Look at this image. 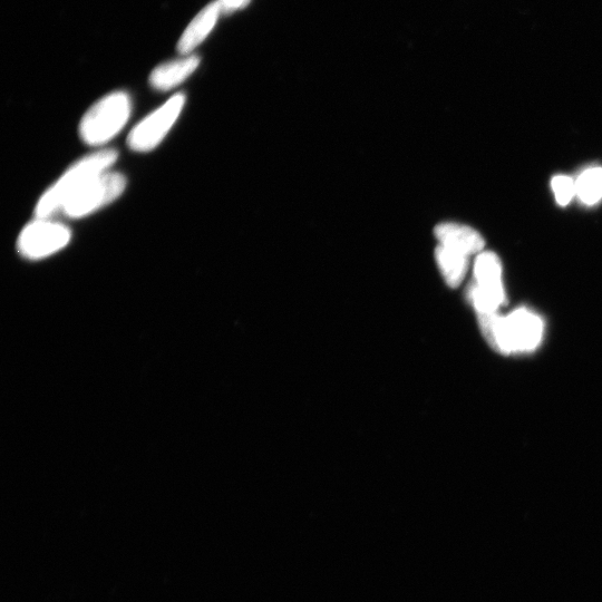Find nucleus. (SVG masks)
<instances>
[{
	"label": "nucleus",
	"mask_w": 602,
	"mask_h": 602,
	"mask_svg": "<svg viewBox=\"0 0 602 602\" xmlns=\"http://www.w3.org/2000/svg\"><path fill=\"white\" fill-rule=\"evenodd\" d=\"M116 160L118 152L105 149L87 155L73 164L38 201L35 208L36 218H52L56 213H60L67 201L95 178L111 170Z\"/></svg>",
	"instance_id": "1"
},
{
	"label": "nucleus",
	"mask_w": 602,
	"mask_h": 602,
	"mask_svg": "<svg viewBox=\"0 0 602 602\" xmlns=\"http://www.w3.org/2000/svg\"><path fill=\"white\" fill-rule=\"evenodd\" d=\"M131 111L132 101L128 93L106 95L83 116L80 125L82 140L91 147H102L123 130Z\"/></svg>",
	"instance_id": "2"
},
{
	"label": "nucleus",
	"mask_w": 602,
	"mask_h": 602,
	"mask_svg": "<svg viewBox=\"0 0 602 602\" xmlns=\"http://www.w3.org/2000/svg\"><path fill=\"white\" fill-rule=\"evenodd\" d=\"M125 188L123 174L106 171L67 201L60 213L71 219L84 218L119 199Z\"/></svg>",
	"instance_id": "3"
},
{
	"label": "nucleus",
	"mask_w": 602,
	"mask_h": 602,
	"mask_svg": "<svg viewBox=\"0 0 602 602\" xmlns=\"http://www.w3.org/2000/svg\"><path fill=\"white\" fill-rule=\"evenodd\" d=\"M72 232L51 218H36L19 233L17 249L29 260H41L63 250L70 244Z\"/></svg>",
	"instance_id": "4"
},
{
	"label": "nucleus",
	"mask_w": 602,
	"mask_h": 602,
	"mask_svg": "<svg viewBox=\"0 0 602 602\" xmlns=\"http://www.w3.org/2000/svg\"><path fill=\"white\" fill-rule=\"evenodd\" d=\"M186 96L177 94L142 120L129 134L128 144L135 152H150L167 137L181 115Z\"/></svg>",
	"instance_id": "5"
},
{
	"label": "nucleus",
	"mask_w": 602,
	"mask_h": 602,
	"mask_svg": "<svg viewBox=\"0 0 602 602\" xmlns=\"http://www.w3.org/2000/svg\"><path fill=\"white\" fill-rule=\"evenodd\" d=\"M542 320L527 309H519L502 322V353L529 352L542 339Z\"/></svg>",
	"instance_id": "6"
},
{
	"label": "nucleus",
	"mask_w": 602,
	"mask_h": 602,
	"mask_svg": "<svg viewBox=\"0 0 602 602\" xmlns=\"http://www.w3.org/2000/svg\"><path fill=\"white\" fill-rule=\"evenodd\" d=\"M200 58L187 55L179 60L170 61L155 69L150 76V84L153 89L168 92L186 82L189 77L198 70Z\"/></svg>",
	"instance_id": "7"
},
{
	"label": "nucleus",
	"mask_w": 602,
	"mask_h": 602,
	"mask_svg": "<svg viewBox=\"0 0 602 602\" xmlns=\"http://www.w3.org/2000/svg\"><path fill=\"white\" fill-rule=\"evenodd\" d=\"M222 13L219 0L212 2L202 9V11L193 18V21L182 34L178 51L187 56L196 50V48L206 40L213 27L216 26L219 16Z\"/></svg>",
	"instance_id": "8"
},
{
	"label": "nucleus",
	"mask_w": 602,
	"mask_h": 602,
	"mask_svg": "<svg viewBox=\"0 0 602 602\" xmlns=\"http://www.w3.org/2000/svg\"><path fill=\"white\" fill-rule=\"evenodd\" d=\"M435 236L440 245L460 252L465 256L477 254L484 247V240L479 233L458 223H443L436 227Z\"/></svg>",
	"instance_id": "9"
},
{
	"label": "nucleus",
	"mask_w": 602,
	"mask_h": 602,
	"mask_svg": "<svg viewBox=\"0 0 602 602\" xmlns=\"http://www.w3.org/2000/svg\"><path fill=\"white\" fill-rule=\"evenodd\" d=\"M436 259L442 274L451 287H458L468 268V256L448 247L439 246L436 249Z\"/></svg>",
	"instance_id": "10"
},
{
	"label": "nucleus",
	"mask_w": 602,
	"mask_h": 602,
	"mask_svg": "<svg viewBox=\"0 0 602 602\" xmlns=\"http://www.w3.org/2000/svg\"><path fill=\"white\" fill-rule=\"evenodd\" d=\"M475 278L479 286L491 290H503L500 260L491 252H485L475 262Z\"/></svg>",
	"instance_id": "11"
},
{
	"label": "nucleus",
	"mask_w": 602,
	"mask_h": 602,
	"mask_svg": "<svg viewBox=\"0 0 602 602\" xmlns=\"http://www.w3.org/2000/svg\"><path fill=\"white\" fill-rule=\"evenodd\" d=\"M577 194L586 205H595L602 198V169H590L576 182Z\"/></svg>",
	"instance_id": "12"
},
{
	"label": "nucleus",
	"mask_w": 602,
	"mask_h": 602,
	"mask_svg": "<svg viewBox=\"0 0 602 602\" xmlns=\"http://www.w3.org/2000/svg\"><path fill=\"white\" fill-rule=\"evenodd\" d=\"M552 189L560 206H567L577 193L576 182L566 176L553 179Z\"/></svg>",
	"instance_id": "13"
},
{
	"label": "nucleus",
	"mask_w": 602,
	"mask_h": 602,
	"mask_svg": "<svg viewBox=\"0 0 602 602\" xmlns=\"http://www.w3.org/2000/svg\"><path fill=\"white\" fill-rule=\"evenodd\" d=\"M222 13L232 14L246 7L250 0H219Z\"/></svg>",
	"instance_id": "14"
}]
</instances>
